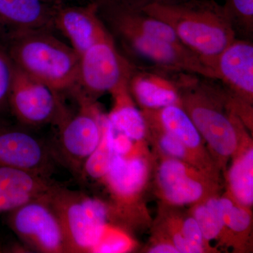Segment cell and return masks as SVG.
I'll return each mask as SVG.
<instances>
[{
	"label": "cell",
	"mask_w": 253,
	"mask_h": 253,
	"mask_svg": "<svg viewBox=\"0 0 253 253\" xmlns=\"http://www.w3.org/2000/svg\"><path fill=\"white\" fill-rule=\"evenodd\" d=\"M111 94L114 104L107 118L114 130L123 133L135 142L146 141L144 117L133 103L129 86L120 88Z\"/></svg>",
	"instance_id": "20"
},
{
	"label": "cell",
	"mask_w": 253,
	"mask_h": 253,
	"mask_svg": "<svg viewBox=\"0 0 253 253\" xmlns=\"http://www.w3.org/2000/svg\"><path fill=\"white\" fill-rule=\"evenodd\" d=\"M126 49L165 69L216 80L215 74L199 56L182 44L133 32L111 35Z\"/></svg>",
	"instance_id": "12"
},
{
	"label": "cell",
	"mask_w": 253,
	"mask_h": 253,
	"mask_svg": "<svg viewBox=\"0 0 253 253\" xmlns=\"http://www.w3.org/2000/svg\"><path fill=\"white\" fill-rule=\"evenodd\" d=\"M177 86L181 107L206 143L219 170L225 172L228 162L243 144L251 139L246 126L229 107L224 89L210 81L181 77Z\"/></svg>",
	"instance_id": "1"
},
{
	"label": "cell",
	"mask_w": 253,
	"mask_h": 253,
	"mask_svg": "<svg viewBox=\"0 0 253 253\" xmlns=\"http://www.w3.org/2000/svg\"><path fill=\"white\" fill-rule=\"evenodd\" d=\"M137 243L124 228L112 224L93 253H125L136 249Z\"/></svg>",
	"instance_id": "25"
},
{
	"label": "cell",
	"mask_w": 253,
	"mask_h": 253,
	"mask_svg": "<svg viewBox=\"0 0 253 253\" xmlns=\"http://www.w3.org/2000/svg\"><path fill=\"white\" fill-rule=\"evenodd\" d=\"M117 132L116 134L115 131L113 136V150L115 154L123 157H128L134 154L141 142H135L123 133L119 131Z\"/></svg>",
	"instance_id": "27"
},
{
	"label": "cell",
	"mask_w": 253,
	"mask_h": 253,
	"mask_svg": "<svg viewBox=\"0 0 253 253\" xmlns=\"http://www.w3.org/2000/svg\"><path fill=\"white\" fill-rule=\"evenodd\" d=\"M114 129L107 116L104 115L102 123L101 140L94 151L83 164L80 178L101 181L109 172L111 161L114 156L113 136Z\"/></svg>",
	"instance_id": "23"
},
{
	"label": "cell",
	"mask_w": 253,
	"mask_h": 253,
	"mask_svg": "<svg viewBox=\"0 0 253 253\" xmlns=\"http://www.w3.org/2000/svg\"><path fill=\"white\" fill-rule=\"evenodd\" d=\"M141 10L168 25L179 41L212 71L219 55L236 39L222 5L214 0L157 3Z\"/></svg>",
	"instance_id": "2"
},
{
	"label": "cell",
	"mask_w": 253,
	"mask_h": 253,
	"mask_svg": "<svg viewBox=\"0 0 253 253\" xmlns=\"http://www.w3.org/2000/svg\"><path fill=\"white\" fill-rule=\"evenodd\" d=\"M78 104V111L70 112L65 106L55 126L59 129V161H62L80 176L82 168L101 140L104 114L96 100L78 87L70 91Z\"/></svg>",
	"instance_id": "6"
},
{
	"label": "cell",
	"mask_w": 253,
	"mask_h": 253,
	"mask_svg": "<svg viewBox=\"0 0 253 253\" xmlns=\"http://www.w3.org/2000/svg\"><path fill=\"white\" fill-rule=\"evenodd\" d=\"M57 160L56 151L30 128L0 117V167L17 168L50 179Z\"/></svg>",
	"instance_id": "10"
},
{
	"label": "cell",
	"mask_w": 253,
	"mask_h": 253,
	"mask_svg": "<svg viewBox=\"0 0 253 253\" xmlns=\"http://www.w3.org/2000/svg\"><path fill=\"white\" fill-rule=\"evenodd\" d=\"M56 4L49 0H0V42L38 31H54Z\"/></svg>",
	"instance_id": "13"
},
{
	"label": "cell",
	"mask_w": 253,
	"mask_h": 253,
	"mask_svg": "<svg viewBox=\"0 0 253 253\" xmlns=\"http://www.w3.org/2000/svg\"><path fill=\"white\" fill-rule=\"evenodd\" d=\"M49 200L62 225L68 253H94L113 224L107 203L58 184Z\"/></svg>",
	"instance_id": "5"
},
{
	"label": "cell",
	"mask_w": 253,
	"mask_h": 253,
	"mask_svg": "<svg viewBox=\"0 0 253 253\" xmlns=\"http://www.w3.org/2000/svg\"><path fill=\"white\" fill-rule=\"evenodd\" d=\"M54 4L85 5L98 4L101 0H49Z\"/></svg>",
	"instance_id": "30"
},
{
	"label": "cell",
	"mask_w": 253,
	"mask_h": 253,
	"mask_svg": "<svg viewBox=\"0 0 253 253\" xmlns=\"http://www.w3.org/2000/svg\"><path fill=\"white\" fill-rule=\"evenodd\" d=\"M119 2L136 9H144L145 6L152 4H168L177 2L181 0H117Z\"/></svg>",
	"instance_id": "29"
},
{
	"label": "cell",
	"mask_w": 253,
	"mask_h": 253,
	"mask_svg": "<svg viewBox=\"0 0 253 253\" xmlns=\"http://www.w3.org/2000/svg\"><path fill=\"white\" fill-rule=\"evenodd\" d=\"M64 108L59 93L15 66L9 111L20 125L28 128L55 125Z\"/></svg>",
	"instance_id": "11"
},
{
	"label": "cell",
	"mask_w": 253,
	"mask_h": 253,
	"mask_svg": "<svg viewBox=\"0 0 253 253\" xmlns=\"http://www.w3.org/2000/svg\"><path fill=\"white\" fill-rule=\"evenodd\" d=\"M226 168V191L238 204L252 208L253 205V146L252 139L245 141L239 151L231 158Z\"/></svg>",
	"instance_id": "19"
},
{
	"label": "cell",
	"mask_w": 253,
	"mask_h": 253,
	"mask_svg": "<svg viewBox=\"0 0 253 253\" xmlns=\"http://www.w3.org/2000/svg\"><path fill=\"white\" fill-rule=\"evenodd\" d=\"M50 192L9 212L7 224L35 252L68 253L62 225L50 202Z\"/></svg>",
	"instance_id": "9"
},
{
	"label": "cell",
	"mask_w": 253,
	"mask_h": 253,
	"mask_svg": "<svg viewBox=\"0 0 253 253\" xmlns=\"http://www.w3.org/2000/svg\"><path fill=\"white\" fill-rule=\"evenodd\" d=\"M15 66L2 45H0V117L9 111V95Z\"/></svg>",
	"instance_id": "26"
},
{
	"label": "cell",
	"mask_w": 253,
	"mask_h": 253,
	"mask_svg": "<svg viewBox=\"0 0 253 253\" xmlns=\"http://www.w3.org/2000/svg\"><path fill=\"white\" fill-rule=\"evenodd\" d=\"M54 27L67 38L79 56L109 34L99 18L96 4L56 5Z\"/></svg>",
	"instance_id": "14"
},
{
	"label": "cell",
	"mask_w": 253,
	"mask_h": 253,
	"mask_svg": "<svg viewBox=\"0 0 253 253\" xmlns=\"http://www.w3.org/2000/svg\"><path fill=\"white\" fill-rule=\"evenodd\" d=\"M153 160L146 143L128 157L114 153L109 172L101 181L111 197L107 204L113 224L126 229L149 219L141 197L149 181Z\"/></svg>",
	"instance_id": "4"
},
{
	"label": "cell",
	"mask_w": 253,
	"mask_h": 253,
	"mask_svg": "<svg viewBox=\"0 0 253 253\" xmlns=\"http://www.w3.org/2000/svg\"><path fill=\"white\" fill-rule=\"evenodd\" d=\"M217 195L193 205L189 212L197 221L206 241L211 244V241H214L222 247L232 248L231 240L218 211L216 200Z\"/></svg>",
	"instance_id": "22"
},
{
	"label": "cell",
	"mask_w": 253,
	"mask_h": 253,
	"mask_svg": "<svg viewBox=\"0 0 253 253\" xmlns=\"http://www.w3.org/2000/svg\"><path fill=\"white\" fill-rule=\"evenodd\" d=\"M146 110L163 129L171 133L186 146L199 162L201 169L217 181L220 171L213 161L206 143L194 123L181 105Z\"/></svg>",
	"instance_id": "16"
},
{
	"label": "cell",
	"mask_w": 253,
	"mask_h": 253,
	"mask_svg": "<svg viewBox=\"0 0 253 253\" xmlns=\"http://www.w3.org/2000/svg\"><path fill=\"white\" fill-rule=\"evenodd\" d=\"M14 66L61 94L78 84L80 56L51 31L29 32L1 44Z\"/></svg>",
	"instance_id": "3"
},
{
	"label": "cell",
	"mask_w": 253,
	"mask_h": 253,
	"mask_svg": "<svg viewBox=\"0 0 253 253\" xmlns=\"http://www.w3.org/2000/svg\"><path fill=\"white\" fill-rule=\"evenodd\" d=\"M149 253H179L175 246L166 240L152 238L151 245L146 250Z\"/></svg>",
	"instance_id": "28"
},
{
	"label": "cell",
	"mask_w": 253,
	"mask_h": 253,
	"mask_svg": "<svg viewBox=\"0 0 253 253\" xmlns=\"http://www.w3.org/2000/svg\"><path fill=\"white\" fill-rule=\"evenodd\" d=\"M217 206L232 248L238 252L246 251L251 246L253 214L251 208L241 206L230 196L217 195Z\"/></svg>",
	"instance_id": "21"
},
{
	"label": "cell",
	"mask_w": 253,
	"mask_h": 253,
	"mask_svg": "<svg viewBox=\"0 0 253 253\" xmlns=\"http://www.w3.org/2000/svg\"><path fill=\"white\" fill-rule=\"evenodd\" d=\"M213 71L233 94L248 104L253 103V44L234 40L218 56Z\"/></svg>",
	"instance_id": "15"
},
{
	"label": "cell",
	"mask_w": 253,
	"mask_h": 253,
	"mask_svg": "<svg viewBox=\"0 0 253 253\" xmlns=\"http://www.w3.org/2000/svg\"><path fill=\"white\" fill-rule=\"evenodd\" d=\"M156 156L155 189L163 204L193 206L219 194L220 181L199 168L175 158Z\"/></svg>",
	"instance_id": "8"
},
{
	"label": "cell",
	"mask_w": 253,
	"mask_h": 253,
	"mask_svg": "<svg viewBox=\"0 0 253 253\" xmlns=\"http://www.w3.org/2000/svg\"><path fill=\"white\" fill-rule=\"evenodd\" d=\"M236 32L249 37L253 31V0H224L222 5Z\"/></svg>",
	"instance_id": "24"
},
{
	"label": "cell",
	"mask_w": 253,
	"mask_h": 253,
	"mask_svg": "<svg viewBox=\"0 0 253 253\" xmlns=\"http://www.w3.org/2000/svg\"><path fill=\"white\" fill-rule=\"evenodd\" d=\"M57 184L49 178L9 167H0V213L9 212L49 194Z\"/></svg>",
	"instance_id": "17"
},
{
	"label": "cell",
	"mask_w": 253,
	"mask_h": 253,
	"mask_svg": "<svg viewBox=\"0 0 253 253\" xmlns=\"http://www.w3.org/2000/svg\"><path fill=\"white\" fill-rule=\"evenodd\" d=\"M129 90L143 109L156 110L181 105L175 83L154 75L136 71L129 81Z\"/></svg>",
	"instance_id": "18"
},
{
	"label": "cell",
	"mask_w": 253,
	"mask_h": 253,
	"mask_svg": "<svg viewBox=\"0 0 253 253\" xmlns=\"http://www.w3.org/2000/svg\"><path fill=\"white\" fill-rule=\"evenodd\" d=\"M137 71L119 51L114 39L108 35L80 56L78 87L96 100L106 92L113 93L123 86Z\"/></svg>",
	"instance_id": "7"
}]
</instances>
